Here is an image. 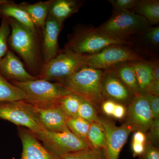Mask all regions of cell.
Listing matches in <instances>:
<instances>
[{"mask_svg": "<svg viewBox=\"0 0 159 159\" xmlns=\"http://www.w3.org/2000/svg\"><path fill=\"white\" fill-rule=\"evenodd\" d=\"M8 19L11 29L8 40L9 50L19 55L28 71L38 78L44 65L40 30L33 31L16 20Z\"/></svg>", "mask_w": 159, "mask_h": 159, "instance_id": "1", "label": "cell"}, {"mask_svg": "<svg viewBox=\"0 0 159 159\" xmlns=\"http://www.w3.org/2000/svg\"><path fill=\"white\" fill-rule=\"evenodd\" d=\"M102 70L85 66L67 78L58 83L92 103L97 110L105 100L102 85Z\"/></svg>", "mask_w": 159, "mask_h": 159, "instance_id": "2", "label": "cell"}, {"mask_svg": "<svg viewBox=\"0 0 159 159\" xmlns=\"http://www.w3.org/2000/svg\"><path fill=\"white\" fill-rule=\"evenodd\" d=\"M113 45L132 46L131 41L114 39L93 26L78 25L69 35L65 49L80 55L96 54Z\"/></svg>", "mask_w": 159, "mask_h": 159, "instance_id": "3", "label": "cell"}, {"mask_svg": "<svg viewBox=\"0 0 159 159\" xmlns=\"http://www.w3.org/2000/svg\"><path fill=\"white\" fill-rule=\"evenodd\" d=\"M151 26L147 20L129 10L113 11L107 20L98 27L103 34L122 41H130L134 36H140Z\"/></svg>", "mask_w": 159, "mask_h": 159, "instance_id": "4", "label": "cell"}, {"mask_svg": "<svg viewBox=\"0 0 159 159\" xmlns=\"http://www.w3.org/2000/svg\"><path fill=\"white\" fill-rule=\"evenodd\" d=\"M25 93V101L39 108L58 104L61 97L72 93L62 84L43 80L27 82L9 81Z\"/></svg>", "mask_w": 159, "mask_h": 159, "instance_id": "5", "label": "cell"}, {"mask_svg": "<svg viewBox=\"0 0 159 159\" xmlns=\"http://www.w3.org/2000/svg\"><path fill=\"white\" fill-rule=\"evenodd\" d=\"M80 54L63 49L45 64L38 79L59 83L85 66Z\"/></svg>", "mask_w": 159, "mask_h": 159, "instance_id": "6", "label": "cell"}, {"mask_svg": "<svg viewBox=\"0 0 159 159\" xmlns=\"http://www.w3.org/2000/svg\"><path fill=\"white\" fill-rule=\"evenodd\" d=\"M131 46L113 45L91 55H81L85 66L100 70L111 68L126 61L145 60L144 57L134 51Z\"/></svg>", "mask_w": 159, "mask_h": 159, "instance_id": "7", "label": "cell"}, {"mask_svg": "<svg viewBox=\"0 0 159 159\" xmlns=\"http://www.w3.org/2000/svg\"><path fill=\"white\" fill-rule=\"evenodd\" d=\"M0 119L25 127L34 133L45 130L38 120L35 107L25 100L0 102Z\"/></svg>", "mask_w": 159, "mask_h": 159, "instance_id": "8", "label": "cell"}, {"mask_svg": "<svg viewBox=\"0 0 159 159\" xmlns=\"http://www.w3.org/2000/svg\"><path fill=\"white\" fill-rule=\"evenodd\" d=\"M31 133L45 147L58 157L91 147L87 142L77 138L70 130L53 132L45 129L38 133Z\"/></svg>", "mask_w": 159, "mask_h": 159, "instance_id": "9", "label": "cell"}, {"mask_svg": "<svg viewBox=\"0 0 159 159\" xmlns=\"http://www.w3.org/2000/svg\"><path fill=\"white\" fill-rule=\"evenodd\" d=\"M125 123L133 132L140 131L147 134L153 120L148 100L144 94L140 93L134 97L126 106Z\"/></svg>", "mask_w": 159, "mask_h": 159, "instance_id": "10", "label": "cell"}, {"mask_svg": "<svg viewBox=\"0 0 159 159\" xmlns=\"http://www.w3.org/2000/svg\"><path fill=\"white\" fill-rule=\"evenodd\" d=\"M99 122L105 129L107 134L106 145L102 150L104 159H119L121 150L132 130L125 123L118 126L104 118H99Z\"/></svg>", "mask_w": 159, "mask_h": 159, "instance_id": "11", "label": "cell"}, {"mask_svg": "<svg viewBox=\"0 0 159 159\" xmlns=\"http://www.w3.org/2000/svg\"><path fill=\"white\" fill-rule=\"evenodd\" d=\"M62 27V23L49 15L40 30L42 50L44 64L54 58L60 51L58 39Z\"/></svg>", "mask_w": 159, "mask_h": 159, "instance_id": "12", "label": "cell"}, {"mask_svg": "<svg viewBox=\"0 0 159 159\" xmlns=\"http://www.w3.org/2000/svg\"><path fill=\"white\" fill-rule=\"evenodd\" d=\"M102 85L106 99L113 100L126 107L135 96L111 68L103 70Z\"/></svg>", "mask_w": 159, "mask_h": 159, "instance_id": "13", "label": "cell"}, {"mask_svg": "<svg viewBox=\"0 0 159 159\" xmlns=\"http://www.w3.org/2000/svg\"><path fill=\"white\" fill-rule=\"evenodd\" d=\"M18 134L23 147L20 159H59L45 147L28 129L18 126Z\"/></svg>", "mask_w": 159, "mask_h": 159, "instance_id": "14", "label": "cell"}, {"mask_svg": "<svg viewBox=\"0 0 159 159\" xmlns=\"http://www.w3.org/2000/svg\"><path fill=\"white\" fill-rule=\"evenodd\" d=\"M0 74L9 81L24 82L38 79L29 73L20 60L10 50L0 58Z\"/></svg>", "mask_w": 159, "mask_h": 159, "instance_id": "15", "label": "cell"}, {"mask_svg": "<svg viewBox=\"0 0 159 159\" xmlns=\"http://www.w3.org/2000/svg\"><path fill=\"white\" fill-rule=\"evenodd\" d=\"M35 109L38 120L45 130L53 132L69 130L67 117L58 104L45 108L35 107Z\"/></svg>", "mask_w": 159, "mask_h": 159, "instance_id": "16", "label": "cell"}, {"mask_svg": "<svg viewBox=\"0 0 159 159\" xmlns=\"http://www.w3.org/2000/svg\"><path fill=\"white\" fill-rule=\"evenodd\" d=\"M0 18L15 20L33 31L38 30L27 12L13 1L0 0Z\"/></svg>", "mask_w": 159, "mask_h": 159, "instance_id": "17", "label": "cell"}, {"mask_svg": "<svg viewBox=\"0 0 159 159\" xmlns=\"http://www.w3.org/2000/svg\"><path fill=\"white\" fill-rule=\"evenodd\" d=\"M83 0H51L49 15L63 24L78 11L84 3Z\"/></svg>", "mask_w": 159, "mask_h": 159, "instance_id": "18", "label": "cell"}, {"mask_svg": "<svg viewBox=\"0 0 159 159\" xmlns=\"http://www.w3.org/2000/svg\"><path fill=\"white\" fill-rule=\"evenodd\" d=\"M51 1L39 2L34 4L23 2L19 4L27 12L37 30L42 29L48 16Z\"/></svg>", "mask_w": 159, "mask_h": 159, "instance_id": "19", "label": "cell"}, {"mask_svg": "<svg viewBox=\"0 0 159 159\" xmlns=\"http://www.w3.org/2000/svg\"><path fill=\"white\" fill-rule=\"evenodd\" d=\"M131 11L145 18L151 26L159 24V0H137Z\"/></svg>", "mask_w": 159, "mask_h": 159, "instance_id": "20", "label": "cell"}, {"mask_svg": "<svg viewBox=\"0 0 159 159\" xmlns=\"http://www.w3.org/2000/svg\"><path fill=\"white\" fill-rule=\"evenodd\" d=\"M130 62L136 77L140 93L145 94L152 80L153 61H134Z\"/></svg>", "mask_w": 159, "mask_h": 159, "instance_id": "21", "label": "cell"}, {"mask_svg": "<svg viewBox=\"0 0 159 159\" xmlns=\"http://www.w3.org/2000/svg\"><path fill=\"white\" fill-rule=\"evenodd\" d=\"M111 68L115 71L119 79L134 96L141 93L130 61L121 63Z\"/></svg>", "mask_w": 159, "mask_h": 159, "instance_id": "22", "label": "cell"}, {"mask_svg": "<svg viewBox=\"0 0 159 159\" xmlns=\"http://www.w3.org/2000/svg\"><path fill=\"white\" fill-rule=\"evenodd\" d=\"M22 90L12 84L0 74V102L25 100Z\"/></svg>", "mask_w": 159, "mask_h": 159, "instance_id": "23", "label": "cell"}, {"mask_svg": "<svg viewBox=\"0 0 159 159\" xmlns=\"http://www.w3.org/2000/svg\"><path fill=\"white\" fill-rule=\"evenodd\" d=\"M87 141L92 148L103 150L107 142L105 129L100 122L90 123L87 135Z\"/></svg>", "mask_w": 159, "mask_h": 159, "instance_id": "24", "label": "cell"}, {"mask_svg": "<svg viewBox=\"0 0 159 159\" xmlns=\"http://www.w3.org/2000/svg\"><path fill=\"white\" fill-rule=\"evenodd\" d=\"M83 98L74 94H70L61 97L58 102L67 117L77 116L78 109Z\"/></svg>", "mask_w": 159, "mask_h": 159, "instance_id": "25", "label": "cell"}, {"mask_svg": "<svg viewBox=\"0 0 159 159\" xmlns=\"http://www.w3.org/2000/svg\"><path fill=\"white\" fill-rule=\"evenodd\" d=\"M67 125L74 135L88 142V133L90 125L89 122L79 117H67Z\"/></svg>", "mask_w": 159, "mask_h": 159, "instance_id": "26", "label": "cell"}, {"mask_svg": "<svg viewBox=\"0 0 159 159\" xmlns=\"http://www.w3.org/2000/svg\"><path fill=\"white\" fill-rule=\"evenodd\" d=\"M59 159H105L102 149L89 148L61 156Z\"/></svg>", "mask_w": 159, "mask_h": 159, "instance_id": "27", "label": "cell"}, {"mask_svg": "<svg viewBox=\"0 0 159 159\" xmlns=\"http://www.w3.org/2000/svg\"><path fill=\"white\" fill-rule=\"evenodd\" d=\"M77 116L84 119L90 123L99 122L97 109L86 99L83 98L78 109Z\"/></svg>", "mask_w": 159, "mask_h": 159, "instance_id": "28", "label": "cell"}, {"mask_svg": "<svg viewBox=\"0 0 159 159\" xmlns=\"http://www.w3.org/2000/svg\"><path fill=\"white\" fill-rule=\"evenodd\" d=\"M11 32L8 19H3L0 25V58L4 57L9 51L8 40Z\"/></svg>", "mask_w": 159, "mask_h": 159, "instance_id": "29", "label": "cell"}, {"mask_svg": "<svg viewBox=\"0 0 159 159\" xmlns=\"http://www.w3.org/2000/svg\"><path fill=\"white\" fill-rule=\"evenodd\" d=\"M140 36L143 37V39L146 43L152 46L153 48H158L159 46V27H151L145 33Z\"/></svg>", "mask_w": 159, "mask_h": 159, "instance_id": "30", "label": "cell"}, {"mask_svg": "<svg viewBox=\"0 0 159 159\" xmlns=\"http://www.w3.org/2000/svg\"><path fill=\"white\" fill-rule=\"evenodd\" d=\"M148 131V134H146L147 141L157 146L159 141V119H153Z\"/></svg>", "mask_w": 159, "mask_h": 159, "instance_id": "31", "label": "cell"}, {"mask_svg": "<svg viewBox=\"0 0 159 159\" xmlns=\"http://www.w3.org/2000/svg\"><path fill=\"white\" fill-rule=\"evenodd\" d=\"M137 0H108L113 6V11H131Z\"/></svg>", "mask_w": 159, "mask_h": 159, "instance_id": "32", "label": "cell"}, {"mask_svg": "<svg viewBox=\"0 0 159 159\" xmlns=\"http://www.w3.org/2000/svg\"><path fill=\"white\" fill-rule=\"evenodd\" d=\"M139 157L140 159H159V148L151 142L147 141L145 150Z\"/></svg>", "mask_w": 159, "mask_h": 159, "instance_id": "33", "label": "cell"}, {"mask_svg": "<svg viewBox=\"0 0 159 159\" xmlns=\"http://www.w3.org/2000/svg\"><path fill=\"white\" fill-rule=\"evenodd\" d=\"M148 100L153 119H159V97L149 94H145Z\"/></svg>", "mask_w": 159, "mask_h": 159, "instance_id": "34", "label": "cell"}, {"mask_svg": "<svg viewBox=\"0 0 159 159\" xmlns=\"http://www.w3.org/2000/svg\"><path fill=\"white\" fill-rule=\"evenodd\" d=\"M116 103L113 100L106 99L102 102L100 108L105 115L107 116L111 117Z\"/></svg>", "mask_w": 159, "mask_h": 159, "instance_id": "35", "label": "cell"}, {"mask_svg": "<svg viewBox=\"0 0 159 159\" xmlns=\"http://www.w3.org/2000/svg\"><path fill=\"white\" fill-rule=\"evenodd\" d=\"M126 114V107L125 106L119 103H116L112 116L114 118L119 120H121L125 118Z\"/></svg>", "mask_w": 159, "mask_h": 159, "instance_id": "36", "label": "cell"}, {"mask_svg": "<svg viewBox=\"0 0 159 159\" xmlns=\"http://www.w3.org/2000/svg\"><path fill=\"white\" fill-rule=\"evenodd\" d=\"M145 94H149L159 96V80H152L146 89Z\"/></svg>", "mask_w": 159, "mask_h": 159, "instance_id": "37", "label": "cell"}, {"mask_svg": "<svg viewBox=\"0 0 159 159\" xmlns=\"http://www.w3.org/2000/svg\"><path fill=\"white\" fill-rule=\"evenodd\" d=\"M145 144L144 145L138 142H132L131 148L134 157H139L143 153L145 150Z\"/></svg>", "mask_w": 159, "mask_h": 159, "instance_id": "38", "label": "cell"}, {"mask_svg": "<svg viewBox=\"0 0 159 159\" xmlns=\"http://www.w3.org/2000/svg\"><path fill=\"white\" fill-rule=\"evenodd\" d=\"M132 142H138L145 145L147 142L146 134L140 131L135 132L133 136Z\"/></svg>", "mask_w": 159, "mask_h": 159, "instance_id": "39", "label": "cell"}, {"mask_svg": "<svg viewBox=\"0 0 159 159\" xmlns=\"http://www.w3.org/2000/svg\"><path fill=\"white\" fill-rule=\"evenodd\" d=\"M152 80H159V62L158 60L153 61Z\"/></svg>", "mask_w": 159, "mask_h": 159, "instance_id": "40", "label": "cell"}]
</instances>
